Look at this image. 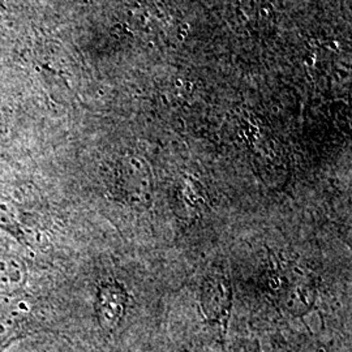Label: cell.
Masks as SVG:
<instances>
[{
	"label": "cell",
	"instance_id": "5b68a950",
	"mask_svg": "<svg viewBox=\"0 0 352 352\" xmlns=\"http://www.w3.org/2000/svg\"><path fill=\"white\" fill-rule=\"evenodd\" d=\"M176 205L184 218L199 217L208 208V195L197 180L183 179L175 189Z\"/></svg>",
	"mask_w": 352,
	"mask_h": 352
},
{
	"label": "cell",
	"instance_id": "8992f818",
	"mask_svg": "<svg viewBox=\"0 0 352 352\" xmlns=\"http://www.w3.org/2000/svg\"><path fill=\"white\" fill-rule=\"evenodd\" d=\"M231 352H264L260 342L256 340H236L231 349Z\"/></svg>",
	"mask_w": 352,
	"mask_h": 352
},
{
	"label": "cell",
	"instance_id": "277c9868",
	"mask_svg": "<svg viewBox=\"0 0 352 352\" xmlns=\"http://www.w3.org/2000/svg\"><path fill=\"white\" fill-rule=\"evenodd\" d=\"M128 302L129 295L122 283L107 280L100 285L96 300V314L104 331L113 333L122 324L126 315Z\"/></svg>",
	"mask_w": 352,
	"mask_h": 352
},
{
	"label": "cell",
	"instance_id": "6da1fadb",
	"mask_svg": "<svg viewBox=\"0 0 352 352\" xmlns=\"http://www.w3.org/2000/svg\"><path fill=\"white\" fill-rule=\"evenodd\" d=\"M200 308L208 327L226 351L227 334L234 307V289L230 274L223 269L209 272L200 286Z\"/></svg>",
	"mask_w": 352,
	"mask_h": 352
},
{
	"label": "cell",
	"instance_id": "3957f363",
	"mask_svg": "<svg viewBox=\"0 0 352 352\" xmlns=\"http://www.w3.org/2000/svg\"><path fill=\"white\" fill-rule=\"evenodd\" d=\"M116 190L128 205L142 209L151 208L154 195L151 168L140 161H132L122 171Z\"/></svg>",
	"mask_w": 352,
	"mask_h": 352
},
{
	"label": "cell",
	"instance_id": "7a4b0ae2",
	"mask_svg": "<svg viewBox=\"0 0 352 352\" xmlns=\"http://www.w3.org/2000/svg\"><path fill=\"white\" fill-rule=\"evenodd\" d=\"M277 302L282 312L291 317H302L309 314L317 298L315 278L298 270L274 272V283Z\"/></svg>",
	"mask_w": 352,
	"mask_h": 352
}]
</instances>
